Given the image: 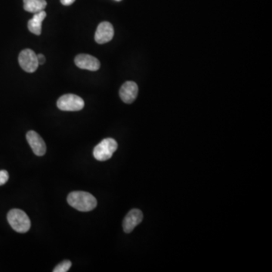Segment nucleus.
I'll return each mask as SVG.
<instances>
[{"instance_id":"f257e3e1","label":"nucleus","mask_w":272,"mask_h":272,"mask_svg":"<svg viewBox=\"0 0 272 272\" xmlns=\"http://www.w3.org/2000/svg\"><path fill=\"white\" fill-rule=\"evenodd\" d=\"M70 206L81 212L92 211L97 206V200L95 196L88 192H71L68 196Z\"/></svg>"},{"instance_id":"f03ea898","label":"nucleus","mask_w":272,"mask_h":272,"mask_svg":"<svg viewBox=\"0 0 272 272\" xmlns=\"http://www.w3.org/2000/svg\"><path fill=\"white\" fill-rule=\"evenodd\" d=\"M7 219L10 226L18 233H26L31 229V220L23 210L13 209L8 212Z\"/></svg>"},{"instance_id":"7ed1b4c3","label":"nucleus","mask_w":272,"mask_h":272,"mask_svg":"<svg viewBox=\"0 0 272 272\" xmlns=\"http://www.w3.org/2000/svg\"><path fill=\"white\" fill-rule=\"evenodd\" d=\"M117 142L114 139H104L94 148V157L99 161H106L111 159L117 149Z\"/></svg>"},{"instance_id":"20e7f679","label":"nucleus","mask_w":272,"mask_h":272,"mask_svg":"<svg viewBox=\"0 0 272 272\" xmlns=\"http://www.w3.org/2000/svg\"><path fill=\"white\" fill-rule=\"evenodd\" d=\"M83 99L74 94H66L60 97L57 102V106L61 111H79L84 108Z\"/></svg>"},{"instance_id":"39448f33","label":"nucleus","mask_w":272,"mask_h":272,"mask_svg":"<svg viewBox=\"0 0 272 272\" xmlns=\"http://www.w3.org/2000/svg\"><path fill=\"white\" fill-rule=\"evenodd\" d=\"M18 62L24 71L28 73H34L39 67L37 55L34 51L27 48L20 52L18 56Z\"/></svg>"},{"instance_id":"423d86ee","label":"nucleus","mask_w":272,"mask_h":272,"mask_svg":"<svg viewBox=\"0 0 272 272\" xmlns=\"http://www.w3.org/2000/svg\"><path fill=\"white\" fill-rule=\"evenodd\" d=\"M115 30L112 24L108 21L101 23L97 28L95 39L97 43L105 44L113 39Z\"/></svg>"},{"instance_id":"0eeeda50","label":"nucleus","mask_w":272,"mask_h":272,"mask_svg":"<svg viewBox=\"0 0 272 272\" xmlns=\"http://www.w3.org/2000/svg\"><path fill=\"white\" fill-rule=\"evenodd\" d=\"M27 140L37 156H43L45 155L46 152V145L39 134L35 131H29L27 133Z\"/></svg>"},{"instance_id":"6e6552de","label":"nucleus","mask_w":272,"mask_h":272,"mask_svg":"<svg viewBox=\"0 0 272 272\" xmlns=\"http://www.w3.org/2000/svg\"><path fill=\"white\" fill-rule=\"evenodd\" d=\"M74 62L77 66L80 69L88 71H96L100 68V61L92 55L86 54H80L75 58Z\"/></svg>"},{"instance_id":"1a4fd4ad","label":"nucleus","mask_w":272,"mask_h":272,"mask_svg":"<svg viewBox=\"0 0 272 272\" xmlns=\"http://www.w3.org/2000/svg\"><path fill=\"white\" fill-rule=\"evenodd\" d=\"M139 87L133 81H127L121 86L119 96L122 102L126 104H132L137 98Z\"/></svg>"},{"instance_id":"9d476101","label":"nucleus","mask_w":272,"mask_h":272,"mask_svg":"<svg viewBox=\"0 0 272 272\" xmlns=\"http://www.w3.org/2000/svg\"><path fill=\"white\" fill-rule=\"evenodd\" d=\"M143 219V213L138 209H133L128 213L122 222V228L126 233H131Z\"/></svg>"},{"instance_id":"9b49d317","label":"nucleus","mask_w":272,"mask_h":272,"mask_svg":"<svg viewBox=\"0 0 272 272\" xmlns=\"http://www.w3.org/2000/svg\"><path fill=\"white\" fill-rule=\"evenodd\" d=\"M46 17L45 11L34 14V17L28 21V29L32 34L39 36L42 33V23Z\"/></svg>"},{"instance_id":"f8f14e48","label":"nucleus","mask_w":272,"mask_h":272,"mask_svg":"<svg viewBox=\"0 0 272 272\" xmlns=\"http://www.w3.org/2000/svg\"><path fill=\"white\" fill-rule=\"evenodd\" d=\"M46 5L45 0H24V10L31 13L44 11Z\"/></svg>"},{"instance_id":"ddd939ff","label":"nucleus","mask_w":272,"mask_h":272,"mask_svg":"<svg viewBox=\"0 0 272 272\" xmlns=\"http://www.w3.org/2000/svg\"><path fill=\"white\" fill-rule=\"evenodd\" d=\"M72 263L69 260H65L62 263L58 264L55 269L53 270V272H67L71 269Z\"/></svg>"},{"instance_id":"4468645a","label":"nucleus","mask_w":272,"mask_h":272,"mask_svg":"<svg viewBox=\"0 0 272 272\" xmlns=\"http://www.w3.org/2000/svg\"><path fill=\"white\" fill-rule=\"evenodd\" d=\"M8 178H9V176H8V172L6 170L0 171V186L5 185L8 182Z\"/></svg>"},{"instance_id":"2eb2a0df","label":"nucleus","mask_w":272,"mask_h":272,"mask_svg":"<svg viewBox=\"0 0 272 272\" xmlns=\"http://www.w3.org/2000/svg\"><path fill=\"white\" fill-rule=\"evenodd\" d=\"M37 60H38V63L39 65H43L45 62V58L42 54H39L37 55Z\"/></svg>"},{"instance_id":"dca6fc26","label":"nucleus","mask_w":272,"mask_h":272,"mask_svg":"<svg viewBox=\"0 0 272 272\" xmlns=\"http://www.w3.org/2000/svg\"><path fill=\"white\" fill-rule=\"evenodd\" d=\"M76 0H61V2L64 5H71L75 2Z\"/></svg>"},{"instance_id":"f3484780","label":"nucleus","mask_w":272,"mask_h":272,"mask_svg":"<svg viewBox=\"0 0 272 272\" xmlns=\"http://www.w3.org/2000/svg\"><path fill=\"white\" fill-rule=\"evenodd\" d=\"M115 1H117V2H120L122 0H115Z\"/></svg>"}]
</instances>
